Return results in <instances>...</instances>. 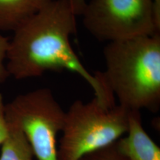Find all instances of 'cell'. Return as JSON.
<instances>
[{"label":"cell","instance_id":"6da1fadb","mask_svg":"<svg viewBox=\"0 0 160 160\" xmlns=\"http://www.w3.org/2000/svg\"><path fill=\"white\" fill-rule=\"evenodd\" d=\"M77 13L71 0H53L13 31L6 68L16 79L38 77L47 71H69L88 83L102 105L113 108L116 98L97 72L88 71L72 48Z\"/></svg>","mask_w":160,"mask_h":160},{"label":"cell","instance_id":"7a4b0ae2","mask_svg":"<svg viewBox=\"0 0 160 160\" xmlns=\"http://www.w3.org/2000/svg\"><path fill=\"white\" fill-rule=\"evenodd\" d=\"M102 76L119 105L157 112L160 106V34L108 42Z\"/></svg>","mask_w":160,"mask_h":160},{"label":"cell","instance_id":"3957f363","mask_svg":"<svg viewBox=\"0 0 160 160\" xmlns=\"http://www.w3.org/2000/svg\"><path fill=\"white\" fill-rule=\"evenodd\" d=\"M129 111L120 105L108 108L94 97L77 100L65 112L57 160H79L114 143L128 130Z\"/></svg>","mask_w":160,"mask_h":160},{"label":"cell","instance_id":"277c9868","mask_svg":"<svg viewBox=\"0 0 160 160\" xmlns=\"http://www.w3.org/2000/svg\"><path fill=\"white\" fill-rule=\"evenodd\" d=\"M6 119L23 131L38 160H57V137L65 112L49 88L18 95L5 105Z\"/></svg>","mask_w":160,"mask_h":160},{"label":"cell","instance_id":"5b68a950","mask_svg":"<svg viewBox=\"0 0 160 160\" xmlns=\"http://www.w3.org/2000/svg\"><path fill=\"white\" fill-rule=\"evenodd\" d=\"M83 25L102 42L159 33L152 0H91L82 13Z\"/></svg>","mask_w":160,"mask_h":160},{"label":"cell","instance_id":"8992f818","mask_svg":"<svg viewBox=\"0 0 160 160\" xmlns=\"http://www.w3.org/2000/svg\"><path fill=\"white\" fill-rule=\"evenodd\" d=\"M125 137L116 142L128 160H160V148L143 128L139 111H129L128 130Z\"/></svg>","mask_w":160,"mask_h":160},{"label":"cell","instance_id":"52a82bcc","mask_svg":"<svg viewBox=\"0 0 160 160\" xmlns=\"http://www.w3.org/2000/svg\"><path fill=\"white\" fill-rule=\"evenodd\" d=\"M53 0H0V31H14Z\"/></svg>","mask_w":160,"mask_h":160},{"label":"cell","instance_id":"ba28073f","mask_svg":"<svg viewBox=\"0 0 160 160\" xmlns=\"http://www.w3.org/2000/svg\"><path fill=\"white\" fill-rule=\"evenodd\" d=\"M7 123L8 134L2 144L0 160H33L34 153L23 131L13 122Z\"/></svg>","mask_w":160,"mask_h":160},{"label":"cell","instance_id":"9c48e42d","mask_svg":"<svg viewBox=\"0 0 160 160\" xmlns=\"http://www.w3.org/2000/svg\"><path fill=\"white\" fill-rule=\"evenodd\" d=\"M79 160H128L117 148L116 142L107 147L83 156Z\"/></svg>","mask_w":160,"mask_h":160},{"label":"cell","instance_id":"30bf717a","mask_svg":"<svg viewBox=\"0 0 160 160\" xmlns=\"http://www.w3.org/2000/svg\"><path fill=\"white\" fill-rule=\"evenodd\" d=\"M9 40L0 33V83L5 82L10 77L6 68V57Z\"/></svg>","mask_w":160,"mask_h":160},{"label":"cell","instance_id":"8fae6325","mask_svg":"<svg viewBox=\"0 0 160 160\" xmlns=\"http://www.w3.org/2000/svg\"><path fill=\"white\" fill-rule=\"evenodd\" d=\"M8 134L7 120L5 117V104L3 96L0 93V145H2Z\"/></svg>","mask_w":160,"mask_h":160},{"label":"cell","instance_id":"7c38bea8","mask_svg":"<svg viewBox=\"0 0 160 160\" xmlns=\"http://www.w3.org/2000/svg\"><path fill=\"white\" fill-rule=\"evenodd\" d=\"M73 8L77 16H81L86 5L85 0H71Z\"/></svg>","mask_w":160,"mask_h":160},{"label":"cell","instance_id":"4fadbf2b","mask_svg":"<svg viewBox=\"0 0 160 160\" xmlns=\"http://www.w3.org/2000/svg\"><path fill=\"white\" fill-rule=\"evenodd\" d=\"M152 1L154 6L156 17H157L158 22L160 23V0H152Z\"/></svg>","mask_w":160,"mask_h":160}]
</instances>
